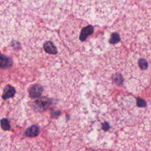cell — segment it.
I'll return each mask as SVG.
<instances>
[{"label": "cell", "mask_w": 151, "mask_h": 151, "mask_svg": "<svg viewBox=\"0 0 151 151\" xmlns=\"http://www.w3.org/2000/svg\"><path fill=\"white\" fill-rule=\"evenodd\" d=\"M43 87L40 85H35L29 90V95L31 97H38L43 92Z\"/></svg>", "instance_id": "1"}, {"label": "cell", "mask_w": 151, "mask_h": 151, "mask_svg": "<svg viewBox=\"0 0 151 151\" xmlns=\"http://www.w3.org/2000/svg\"><path fill=\"white\" fill-rule=\"evenodd\" d=\"M93 31H94L93 27L87 26L86 27H84L83 29H82V31H81L80 39H81L82 41H84L86 39V38L88 36V35H91V34L93 33Z\"/></svg>", "instance_id": "2"}, {"label": "cell", "mask_w": 151, "mask_h": 151, "mask_svg": "<svg viewBox=\"0 0 151 151\" xmlns=\"http://www.w3.org/2000/svg\"><path fill=\"white\" fill-rule=\"evenodd\" d=\"M13 62L9 57L3 55H0V67L8 68L12 65Z\"/></svg>", "instance_id": "3"}, {"label": "cell", "mask_w": 151, "mask_h": 151, "mask_svg": "<svg viewBox=\"0 0 151 151\" xmlns=\"http://www.w3.org/2000/svg\"><path fill=\"white\" fill-rule=\"evenodd\" d=\"M16 93V90L13 87L10 86H7L5 87L4 90V93H3V99L6 100V99L10 98V97H13Z\"/></svg>", "instance_id": "4"}, {"label": "cell", "mask_w": 151, "mask_h": 151, "mask_svg": "<svg viewBox=\"0 0 151 151\" xmlns=\"http://www.w3.org/2000/svg\"><path fill=\"white\" fill-rule=\"evenodd\" d=\"M44 50L47 52L51 53V54H56L58 52L57 48L51 41H47L44 44Z\"/></svg>", "instance_id": "5"}, {"label": "cell", "mask_w": 151, "mask_h": 151, "mask_svg": "<svg viewBox=\"0 0 151 151\" xmlns=\"http://www.w3.org/2000/svg\"><path fill=\"white\" fill-rule=\"evenodd\" d=\"M39 134V128L36 125H33V126L30 127L29 128H28L27 130L25 132V134L27 137H36Z\"/></svg>", "instance_id": "6"}, {"label": "cell", "mask_w": 151, "mask_h": 151, "mask_svg": "<svg viewBox=\"0 0 151 151\" xmlns=\"http://www.w3.org/2000/svg\"><path fill=\"white\" fill-rule=\"evenodd\" d=\"M1 128H2V129L4 130V131H7V130L10 129V123H9L8 120L6 119H1Z\"/></svg>", "instance_id": "7"}, {"label": "cell", "mask_w": 151, "mask_h": 151, "mask_svg": "<svg viewBox=\"0 0 151 151\" xmlns=\"http://www.w3.org/2000/svg\"><path fill=\"white\" fill-rule=\"evenodd\" d=\"M35 105L39 108L40 110H45L47 109V107H46L47 106V102L43 101V100H41V101H36L35 102Z\"/></svg>", "instance_id": "8"}, {"label": "cell", "mask_w": 151, "mask_h": 151, "mask_svg": "<svg viewBox=\"0 0 151 151\" xmlns=\"http://www.w3.org/2000/svg\"><path fill=\"white\" fill-rule=\"evenodd\" d=\"M119 40H120V38H119V35L116 33H114L112 34L111 37L110 42L111 43V44H116V43L119 42Z\"/></svg>", "instance_id": "9"}, {"label": "cell", "mask_w": 151, "mask_h": 151, "mask_svg": "<svg viewBox=\"0 0 151 151\" xmlns=\"http://www.w3.org/2000/svg\"><path fill=\"white\" fill-rule=\"evenodd\" d=\"M139 66L142 69H146L147 68V66H148V64H147V62L145 60L141 59L139 60Z\"/></svg>", "instance_id": "10"}, {"label": "cell", "mask_w": 151, "mask_h": 151, "mask_svg": "<svg viewBox=\"0 0 151 151\" xmlns=\"http://www.w3.org/2000/svg\"><path fill=\"white\" fill-rule=\"evenodd\" d=\"M137 104H138V106H140V107H144V106H146L145 101L143 100H141V99H138V100H137Z\"/></svg>", "instance_id": "11"}]
</instances>
